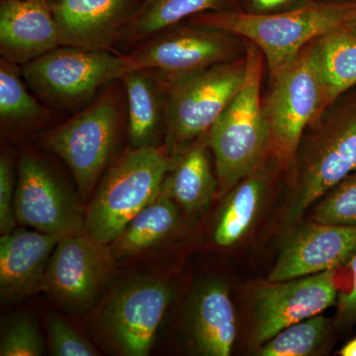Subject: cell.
Masks as SVG:
<instances>
[{
	"label": "cell",
	"instance_id": "obj_32",
	"mask_svg": "<svg viewBox=\"0 0 356 356\" xmlns=\"http://www.w3.org/2000/svg\"><path fill=\"white\" fill-rule=\"evenodd\" d=\"M317 0H241V10L250 14L285 13L313 3Z\"/></svg>",
	"mask_w": 356,
	"mask_h": 356
},
{
	"label": "cell",
	"instance_id": "obj_11",
	"mask_svg": "<svg viewBox=\"0 0 356 356\" xmlns=\"http://www.w3.org/2000/svg\"><path fill=\"white\" fill-rule=\"evenodd\" d=\"M16 221L56 236L83 233L86 218L58 173L36 154H24L17 163L14 198Z\"/></svg>",
	"mask_w": 356,
	"mask_h": 356
},
{
	"label": "cell",
	"instance_id": "obj_24",
	"mask_svg": "<svg viewBox=\"0 0 356 356\" xmlns=\"http://www.w3.org/2000/svg\"><path fill=\"white\" fill-rule=\"evenodd\" d=\"M178 206L163 192L140 211L109 243L114 261H122L165 240L179 224Z\"/></svg>",
	"mask_w": 356,
	"mask_h": 356
},
{
	"label": "cell",
	"instance_id": "obj_18",
	"mask_svg": "<svg viewBox=\"0 0 356 356\" xmlns=\"http://www.w3.org/2000/svg\"><path fill=\"white\" fill-rule=\"evenodd\" d=\"M63 236L17 229L0 238V295L15 302L41 288L44 273Z\"/></svg>",
	"mask_w": 356,
	"mask_h": 356
},
{
	"label": "cell",
	"instance_id": "obj_33",
	"mask_svg": "<svg viewBox=\"0 0 356 356\" xmlns=\"http://www.w3.org/2000/svg\"><path fill=\"white\" fill-rule=\"evenodd\" d=\"M339 355L341 356H356V337L344 344L339 350Z\"/></svg>",
	"mask_w": 356,
	"mask_h": 356
},
{
	"label": "cell",
	"instance_id": "obj_25",
	"mask_svg": "<svg viewBox=\"0 0 356 356\" xmlns=\"http://www.w3.org/2000/svg\"><path fill=\"white\" fill-rule=\"evenodd\" d=\"M18 65L0 60V121L2 127L35 125L50 118L51 111L27 90Z\"/></svg>",
	"mask_w": 356,
	"mask_h": 356
},
{
	"label": "cell",
	"instance_id": "obj_17",
	"mask_svg": "<svg viewBox=\"0 0 356 356\" xmlns=\"http://www.w3.org/2000/svg\"><path fill=\"white\" fill-rule=\"evenodd\" d=\"M186 331L192 350L198 355H231L238 327L226 282L211 278L196 288L187 309Z\"/></svg>",
	"mask_w": 356,
	"mask_h": 356
},
{
	"label": "cell",
	"instance_id": "obj_35",
	"mask_svg": "<svg viewBox=\"0 0 356 356\" xmlns=\"http://www.w3.org/2000/svg\"><path fill=\"white\" fill-rule=\"evenodd\" d=\"M40 1L44 2V3L49 4V6H51L54 3H56L58 0H40Z\"/></svg>",
	"mask_w": 356,
	"mask_h": 356
},
{
	"label": "cell",
	"instance_id": "obj_28",
	"mask_svg": "<svg viewBox=\"0 0 356 356\" xmlns=\"http://www.w3.org/2000/svg\"><path fill=\"white\" fill-rule=\"evenodd\" d=\"M44 353L43 337L32 318H14L2 330L0 355L40 356Z\"/></svg>",
	"mask_w": 356,
	"mask_h": 356
},
{
	"label": "cell",
	"instance_id": "obj_22",
	"mask_svg": "<svg viewBox=\"0 0 356 356\" xmlns=\"http://www.w3.org/2000/svg\"><path fill=\"white\" fill-rule=\"evenodd\" d=\"M325 108L356 86V34L346 25L311 43Z\"/></svg>",
	"mask_w": 356,
	"mask_h": 356
},
{
	"label": "cell",
	"instance_id": "obj_2",
	"mask_svg": "<svg viewBox=\"0 0 356 356\" xmlns=\"http://www.w3.org/2000/svg\"><path fill=\"white\" fill-rule=\"evenodd\" d=\"M356 15V0H317L273 14L242 10L199 14L188 22L217 28L254 44L261 51L270 79L318 37L348 24Z\"/></svg>",
	"mask_w": 356,
	"mask_h": 356
},
{
	"label": "cell",
	"instance_id": "obj_34",
	"mask_svg": "<svg viewBox=\"0 0 356 356\" xmlns=\"http://www.w3.org/2000/svg\"><path fill=\"white\" fill-rule=\"evenodd\" d=\"M346 26L348 28V29L350 30L351 32H353L355 34H356V15Z\"/></svg>",
	"mask_w": 356,
	"mask_h": 356
},
{
	"label": "cell",
	"instance_id": "obj_21",
	"mask_svg": "<svg viewBox=\"0 0 356 356\" xmlns=\"http://www.w3.org/2000/svg\"><path fill=\"white\" fill-rule=\"evenodd\" d=\"M207 136L172 159V168L161 188L178 208L188 212L206 209L218 195L217 175L211 165Z\"/></svg>",
	"mask_w": 356,
	"mask_h": 356
},
{
	"label": "cell",
	"instance_id": "obj_10",
	"mask_svg": "<svg viewBox=\"0 0 356 356\" xmlns=\"http://www.w3.org/2000/svg\"><path fill=\"white\" fill-rule=\"evenodd\" d=\"M108 245L86 232L63 236L42 281V291L65 310L81 313L97 299L114 264Z\"/></svg>",
	"mask_w": 356,
	"mask_h": 356
},
{
	"label": "cell",
	"instance_id": "obj_7",
	"mask_svg": "<svg viewBox=\"0 0 356 356\" xmlns=\"http://www.w3.org/2000/svg\"><path fill=\"white\" fill-rule=\"evenodd\" d=\"M122 113L120 93L111 86L44 136V147L69 168L81 198L88 197L95 188L111 158Z\"/></svg>",
	"mask_w": 356,
	"mask_h": 356
},
{
	"label": "cell",
	"instance_id": "obj_9",
	"mask_svg": "<svg viewBox=\"0 0 356 356\" xmlns=\"http://www.w3.org/2000/svg\"><path fill=\"white\" fill-rule=\"evenodd\" d=\"M245 53L247 42L240 37L184 21L136 44L125 54L132 70L172 79L231 62Z\"/></svg>",
	"mask_w": 356,
	"mask_h": 356
},
{
	"label": "cell",
	"instance_id": "obj_27",
	"mask_svg": "<svg viewBox=\"0 0 356 356\" xmlns=\"http://www.w3.org/2000/svg\"><path fill=\"white\" fill-rule=\"evenodd\" d=\"M311 209L312 221L356 226V172L336 185Z\"/></svg>",
	"mask_w": 356,
	"mask_h": 356
},
{
	"label": "cell",
	"instance_id": "obj_4",
	"mask_svg": "<svg viewBox=\"0 0 356 356\" xmlns=\"http://www.w3.org/2000/svg\"><path fill=\"white\" fill-rule=\"evenodd\" d=\"M172 166L165 147L128 149L96 187L86 209V232L109 245L140 210L161 194Z\"/></svg>",
	"mask_w": 356,
	"mask_h": 356
},
{
	"label": "cell",
	"instance_id": "obj_31",
	"mask_svg": "<svg viewBox=\"0 0 356 356\" xmlns=\"http://www.w3.org/2000/svg\"><path fill=\"white\" fill-rule=\"evenodd\" d=\"M343 267L348 269L350 281L346 288L339 289L334 323L337 329L348 330L356 324V252Z\"/></svg>",
	"mask_w": 356,
	"mask_h": 356
},
{
	"label": "cell",
	"instance_id": "obj_20",
	"mask_svg": "<svg viewBox=\"0 0 356 356\" xmlns=\"http://www.w3.org/2000/svg\"><path fill=\"white\" fill-rule=\"evenodd\" d=\"M280 163L269 156L225 196L213 231L217 245L229 248L247 236L266 201L274 170Z\"/></svg>",
	"mask_w": 356,
	"mask_h": 356
},
{
	"label": "cell",
	"instance_id": "obj_23",
	"mask_svg": "<svg viewBox=\"0 0 356 356\" xmlns=\"http://www.w3.org/2000/svg\"><path fill=\"white\" fill-rule=\"evenodd\" d=\"M241 10V0H147L117 46L124 53L154 35L207 13Z\"/></svg>",
	"mask_w": 356,
	"mask_h": 356
},
{
	"label": "cell",
	"instance_id": "obj_12",
	"mask_svg": "<svg viewBox=\"0 0 356 356\" xmlns=\"http://www.w3.org/2000/svg\"><path fill=\"white\" fill-rule=\"evenodd\" d=\"M337 270L280 282L267 281L257 288L252 310L255 346H261L281 330L320 315L337 303Z\"/></svg>",
	"mask_w": 356,
	"mask_h": 356
},
{
	"label": "cell",
	"instance_id": "obj_15",
	"mask_svg": "<svg viewBox=\"0 0 356 356\" xmlns=\"http://www.w3.org/2000/svg\"><path fill=\"white\" fill-rule=\"evenodd\" d=\"M147 0H58L51 6L62 46L113 51Z\"/></svg>",
	"mask_w": 356,
	"mask_h": 356
},
{
	"label": "cell",
	"instance_id": "obj_14",
	"mask_svg": "<svg viewBox=\"0 0 356 356\" xmlns=\"http://www.w3.org/2000/svg\"><path fill=\"white\" fill-rule=\"evenodd\" d=\"M356 252V226L312 221L293 229L283 241L267 281L280 282L336 270Z\"/></svg>",
	"mask_w": 356,
	"mask_h": 356
},
{
	"label": "cell",
	"instance_id": "obj_1",
	"mask_svg": "<svg viewBox=\"0 0 356 356\" xmlns=\"http://www.w3.org/2000/svg\"><path fill=\"white\" fill-rule=\"evenodd\" d=\"M293 187L283 222L292 226L323 196L356 172V86L306 129L292 165Z\"/></svg>",
	"mask_w": 356,
	"mask_h": 356
},
{
	"label": "cell",
	"instance_id": "obj_16",
	"mask_svg": "<svg viewBox=\"0 0 356 356\" xmlns=\"http://www.w3.org/2000/svg\"><path fill=\"white\" fill-rule=\"evenodd\" d=\"M60 44L51 6L40 0H0L1 58L24 65Z\"/></svg>",
	"mask_w": 356,
	"mask_h": 356
},
{
	"label": "cell",
	"instance_id": "obj_6",
	"mask_svg": "<svg viewBox=\"0 0 356 356\" xmlns=\"http://www.w3.org/2000/svg\"><path fill=\"white\" fill-rule=\"evenodd\" d=\"M132 70L125 53L60 46L23 65V79L51 106L70 108L88 102L106 84Z\"/></svg>",
	"mask_w": 356,
	"mask_h": 356
},
{
	"label": "cell",
	"instance_id": "obj_19",
	"mask_svg": "<svg viewBox=\"0 0 356 356\" xmlns=\"http://www.w3.org/2000/svg\"><path fill=\"white\" fill-rule=\"evenodd\" d=\"M127 103L128 137L132 149L161 147L166 132L168 91L147 70H132L120 79Z\"/></svg>",
	"mask_w": 356,
	"mask_h": 356
},
{
	"label": "cell",
	"instance_id": "obj_26",
	"mask_svg": "<svg viewBox=\"0 0 356 356\" xmlns=\"http://www.w3.org/2000/svg\"><path fill=\"white\" fill-rule=\"evenodd\" d=\"M334 323L322 314L281 330L259 346L261 356H311L322 353L330 343Z\"/></svg>",
	"mask_w": 356,
	"mask_h": 356
},
{
	"label": "cell",
	"instance_id": "obj_3",
	"mask_svg": "<svg viewBox=\"0 0 356 356\" xmlns=\"http://www.w3.org/2000/svg\"><path fill=\"white\" fill-rule=\"evenodd\" d=\"M245 55L247 72L242 88L207 136L221 197L271 156L261 98L264 56L250 42Z\"/></svg>",
	"mask_w": 356,
	"mask_h": 356
},
{
	"label": "cell",
	"instance_id": "obj_29",
	"mask_svg": "<svg viewBox=\"0 0 356 356\" xmlns=\"http://www.w3.org/2000/svg\"><path fill=\"white\" fill-rule=\"evenodd\" d=\"M49 348L55 356H95L97 351L65 320L58 316H49L47 321Z\"/></svg>",
	"mask_w": 356,
	"mask_h": 356
},
{
	"label": "cell",
	"instance_id": "obj_30",
	"mask_svg": "<svg viewBox=\"0 0 356 356\" xmlns=\"http://www.w3.org/2000/svg\"><path fill=\"white\" fill-rule=\"evenodd\" d=\"M17 182V165L13 154L2 152L0 156V233H11L17 221L14 215V198Z\"/></svg>",
	"mask_w": 356,
	"mask_h": 356
},
{
	"label": "cell",
	"instance_id": "obj_13",
	"mask_svg": "<svg viewBox=\"0 0 356 356\" xmlns=\"http://www.w3.org/2000/svg\"><path fill=\"white\" fill-rule=\"evenodd\" d=\"M172 298L170 283L156 277L136 278L114 292L103 324L121 353L149 355Z\"/></svg>",
	"mask_w": 356,
	"mask_h": 356
},
{
	"label": "cell",
	"instance_id": "obj_8",
	"mask_svg": "<svg viewBox=\"0 0 356 356\" xmlns=\"http://www.w3.org/2000/svg\"><path fill=\"white\" fill-rule=\"evenodd\" d=\"M270 81V90L262 99L270 154L280 166L292 168L306 129L325 109L311 44Z\"/></svg>",
	"mask_w": 356,
	"mask_h": 356
},
{
	"label": "cell",
	"instance_id": "obj_5",
	"mask_svg": "<svg viewBox=\"0 0 356 356\" xmlns=\"http://www.w3.org/2000/svg\"><path fill=\"white\" fill-rule=\"evenodd\" d=\"M245 72L247 55L188 76L161 79L168 91L163 147L170 158L209 134L242 88Z\"/></svg>",
	"mask_w": 356,
	"mask_h": 356
}]
</instances>
